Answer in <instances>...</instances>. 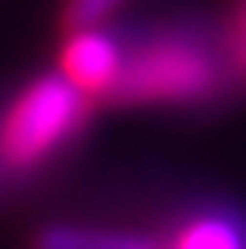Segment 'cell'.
<instances>
[{"instance_id": "obj_1", "label": "cell", "mask_w": 246, "mask_h": 249, "mask_svg": "<svg viewBox=\"0 0 246 249\" xmlns=\"http://www.w3.org/2000/svg\"><path fill=\"white\" fill-rule=\"evenodd\" d=\"M85 107L88 95L77 92L62 73L33 81L4 117L0 154L19 169L37 165L85 121Z\"/></svg>"}, {"instance_id": "obj_2", "label": "cell", "mask_w": 246, "mask_h": 249, "mask_svg": "<svg viewBox=\"0 0 246 249\" xmlns=\"http://www.w3.org/2000/svg\"><path fill=\"white\" fill-rule=\"evenodd\" d=\"M213 85L209 62L184 48H158L144 59L122 66L110 85V95L122 103H147V99H199Z\"/></svg>"}, {"instance_id": "obj_3", "label": "cell", "mask_w": 246, "mask_h": 249, "mask_svg": "<svg viewBox=\"0 0 246 249\" xmlns=\"http://www.w3.org/2000/svg\"><path fill=\"white\" fill-rule=\"evenodd\" d=\"M118 70H122L118 48L96 30L74 33V37L66 40V48H62V77L85 95L110 92Z\"/></svg>"}, {"instance_id": "obj_4", "label": "cell", "mask_w": 246, "mask_h": 249, "mask_svg": "<svg viewBox=\"0 0 246 249\" xmlns=\"http://www.w3.org/2000/svg\"><path fill=\"white\" fill-rule=\"evenodd\" d=\"M33 249H151V242L136 238V234H122V231L55 224L33 238Z\"/></svg>"}, {"instance_id": "obj_5", "label": "cell", "mask_w": 246, "mask_h": 249, "mask_svg": "<svg viewBox=\"0 0 246 249\" xmlns=\"http://www.w3.org/2000/svg\"><path fill=\"white\" fill-rule=\"evenodd\" d=\"M173 249H246V242H243V234H239V227L231 220L202 216V220H191L177 234Z\"/></svg>"}, {"instance_id": "obj_6", "label": "cell", "mask_w": 246, "mask_h": 249, "mask_svg": "<svg viewBox=\"0 0 246 249\" xmlns=\"http://www.w3.org/2000/svg\"><path fill=\"white\" fill-rule=\"evenodd\" d=\"M118 4H122V0H66L62 26H66V30H74V33L92 30L96 22H103V18L118 8Z\"/></svg>"}, {"instance_id": "obj_7", "label": "cell", "mask_w": 246, "mask_h": 249, "mask_svg": "<svg viewBox=\"0 0 246 249\" xmlns=\"http://www.w3.org/2000/svg\"><path fill=\"white\" fill-rule=\"evenodd\" d=\"M235 52H239V66L246 70V26L239 30V44H235Z\"/></svg>"}]
</instances>
